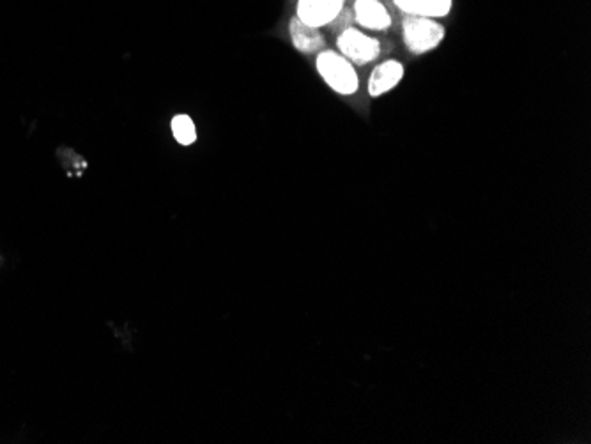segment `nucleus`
Instances as JSON below:
<instances>
[{
  "instance_id": "f257e3e1",
  "label": "nucleus",
  "mask_w": 591,
  "mask_h": 444,
  "mask_svg": "<svg viewBox=\"0 0 591 444\" xmlns=\"http://www.w3.org/2000/svg\"><path fill=\"white\" fill-rule=\"evenodd\" d=\"M317 73L328 87L340 96H352L359 89V77L351 61L333 50L319 51L316 58Z\"/></svg>"
},
{
  "instance_id": "f03ea898",
  "label": "nucleus",
  "mask_w": 591,
  "mask_h": 444,
  "mask_svg": "<svg viewBox=\"0 0 591 444\" xmlns=\"http://www.w3.org/2000/svg\"><path fill=\"white\" fill-rule=\"evenodd\" d=\"M447 29L439 20L425 16H404L402 37L407 50L414 55H423L439 48L444 41Z\"/></svg>"
},
{
  "instance_id": "7ed1b4c3",
  "label": "nucleus",
  "mask_w": 591,
  "mask_h": 444,
  "mask_svg": "<svg viewBox=\"0 0 591 444\" xmlns=\"http://www.w3.org/2000/svg\"><path fill=\"white\" fill-rule=\"evenodd\" d=\"M337 48L338 53L344 55L354 66H365L368 62H374L382 51L381 41L356 29L354 25L338 34Z\"/></svg>"
},
{
  "instance_id": "20e7f679",
  "label": "nucleus",
  "mask_w": 591,
  "mask_h": 444,
  "mask_svg": "<svg viewBox=\"0 0 591 444\" xmlns=\"http://www.w3.org/2000/svg\"><path fill=\"white\" fill-rule=\"evenodd\" d=\"M345 8V0H298L296 18L316 29L328 27Z\"/></svg>"
},
{
  "instance_id": "39448f33",
  "label": "nucleus",
  "mask_w": 591,
  "mask_h": 444,
  "mask_svg": "<svg viewBox=\"0 0 591 444\" xmlns=\"http://www.w3.org/2000/svg\"><path fill=\"white\" fill-rule=\"evenodd\" d=\"M354 22L366 30L385 32L392 27V15L381 0H354Z\"/></svg>"
},
{
  "instance_id": "423d86ee",
  "label": "nucleus",
  "mask_w": 591,
  "mask_h": 444,
  "mask_svg": "<svg viewBox=\"0 0 591 444\" xmlns=\"http://www.w3.org/2000/svg\"><path fill=\"white\" fill-rule=\"evenodd\" d=\"M404 64L395 61V58H388V61L381 62L372 70L371 77H368V84H366V91L372 98H379V96L388 94L390 91L397 87L402 82Z\"/></svg>"
},
{
  "instance_id": "0eeeda50",
  "label": "nucleus",
  "mask_w": 591,
  "mask_h": 444,
  "mask_svg": "<svg viewBox=\"0 0 591 444\" xmlns=\"http://www.w3.org/2000/svg\"><path fill=\"white\" fill-rule=\"evenodd\" d=\"M397 9L406 16H425V18H444L454 8V0H393Z\"/></svg>"
},
{
  "instance_id": "6e6552de",
  "label": "nucleus",
  "mask_w": 591,
  "mask_h": 444,
  "mask_svg": "<svg viewBox=\"0 0 591 444\" xmlns=\"http://www.w3.org/2000/svg\"><path fill=\"white\" fill-rule=\"evenodd\" d=\"M289 32L296 50L303 51V53H317V51L324 50L326 41H324V36L321 34V30L316 29V27L306 25V23H303L301 20H298L296 16L290 20Z\"/></svg>"
},
{
  "instance_id": "1a4fd4ad",
  "label": "nucleus",
  "mask_w": 591,
  "mask_h": 444,
  "mask_svg": "<svg viewBox=\"0 0 591 444\" xmlns=\"http://www.w3.org/2000/svg\"><path fill=\"white\" fill-rule=\"evenodd\" d=\"M172 133L181 146H192L197 140L195 124L186 113H179L172 119Z\"/></svg>"
},
{
  "instance_id": "9d476101",
  "label": "nucleus",
  "mask_w": 591,
  "mask_h": 444,
  "mask_svg": "<svg viewBox=\"0 0 591 444\" xmlns=\"http://www.w3.org/2000/svg\"><path fill=\"white\" fill-rule=\"evenodd\" d=\"M352 22H354V15H352V11H347V9L344 8L340 11V15H338L328 27L335 29L337 32H342V30H345L347 27H351Z\"/></svg>"
}]
</instances>
